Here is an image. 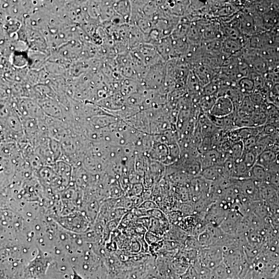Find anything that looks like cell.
I'll return each instance as SVG.
<instances>
[{"instance_id": "1", "label": "cell", "mask_w": 279, "mask_h": 279, "mask_svg": "<svg viewBox=\"0 0 279 279\" xmlns=\"http://www.w3.org/2000/svg\"><path fill=\"white\" fill-rule=\"evenodd\" d=\"M235 111V106L228 96H221L218 98L208 112L209 115L217 117L223 118L232 114Z\"/></svg>"}, {"instance_id": "2", "label": "cell", "mask_w": 279, "mask_h": 279, "mask_svg": "<svg viewBox=\"0 0 279 279\" xmlns=\"http://www.w3.org/2000/svg\"><path fill=\"white\" fill-rule=\"evenodd\" d=\"M221 70V69L214 68L203 63L195 67L193 71L203 88L211 82L220 74Z\"/></svg>"}, {"instance_id": "3", "label": "cell", "mask_w": 279, "mask_h": 279, "mask_svg": "<svg viewBox=\"0 0 279 279\" xmlns=\"http://www.w3.org/2000/svg\"><path fill=\"white\" fill-rule=\"evenodd\" d=\"M202 175L206 179L210 181H218L225 177L223 165H217L204 168Z\"/></svg>"}, {"instance_id": "4", "label": "cell", "mask_w": 279, "mask_h": 279, "mask_svg": "<svg viewBox=\"0 0 279 279\" xmlns=\"http://www.w3.org/2000/svg\"><path fill=\"white\" fill-rule=\"evenodd\" d=\"M277 154L272 150H265L258 157L256 164L260 165L269 171L275 164Z\"/></svg>"}, {"instance_id": "5", "label": "cell", "mask_w": 279, "mask_h": 279, "mask_svg": "<svg viewBox=\"0 0 279 279\" xmlns=\"http://www.w3.org/2000/svg\"><path fill=\"white\" fill-rule=\"evenodd\" d=\"M250 179L254 181L264 183L269 180L270 173L264 167L258 164L255 165L250 171Z\"/></svg>"}, {"instance_id": "6", "label": "cell", "mask_w": 279, "mask_h": 279, "mask_svg": "<svg viewBox=\"0 0 279 279\" xmlns=\"http://www.w3.org/2000/svg\"><path fill=\"white\" fill-rule=\"evenodd\" d=\"M237 87L244 95H251L256 92L254 83L253 80L249 77L244 78L240 80L237 82Z\"/></svg>"}, {"instance_id": "7", "label": "cell", "mask_w": 279, "mask_h": 279, "mask_svg": "<svg viewBox=\"0 0 279 279\" xmlns=\"http://www.w3.org/2000/svg\"><path fill=\"white\" fill-rule=\"evenodd\" d=\"M157 205L155 203L151 201H145L139 206V209L143 211H152L157 209Z\"/></svg>"}, {"instance_id": "8", "label": "cell", "mask_w": 279, "mask_h": 279, "mask_svg": "<svg viewBox=\"0 0 279 279\" xmlns=\"http://www.w3.org/2000/svg\"><path fill=\"white\" fill-rule=\"evenodd\" d=\"M22 54H14L13 56V63L16 66L22 67L27 63V58Z\"/></svg>"}, {"instance_id": "9", "label": "cell", "mask_w": 279, "mask_h": 279, "mask_svg": "<svg viewBox=\"0 0 279 279\" xmlns=\"http://www.w3.org/2000/svg\"><path fill=\"white\" fill-rule=\"evenodd\" d=\"M143 191V187L141 184H136L130 188L129 190L130 196L134 197L141 195Z\"/></svg>"}, {"instance_id": "10", "label": "cell", "mask_w": 279, "mask_h": 279, "mask_svg": "<svg viewBox=\"0 0 279 279\" xmlns=\"http://www.w3.org/2000/svg\"><path fill=\"white\" fill-rule=\"evenodd\" d=\"M273 279H279V269H278Z\"/></svg>"}, {"instance_id": "11", "label": "cell", "mask_w": 279, "mask_h": 279, "mask_svg": "<svg viewBox=\"0 0 279 279\" xmlns=\"http://www.w3.org/2000/svg\"><path fill=\"white\" fill-rule=\"evenodd\" d=\"M73 279H82L78 275L74 274Z\"/></svg>"}]
</instances>
